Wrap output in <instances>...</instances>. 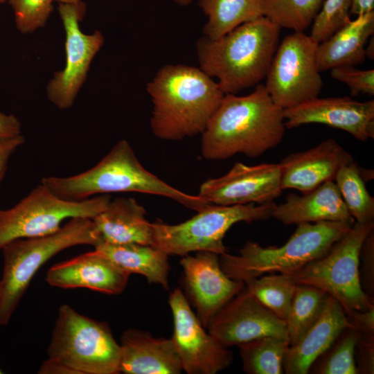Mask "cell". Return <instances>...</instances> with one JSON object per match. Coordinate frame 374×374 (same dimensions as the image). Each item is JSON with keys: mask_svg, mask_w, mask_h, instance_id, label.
Returning a JSON list of instances; mask_svg holds the SVG:
<instances>
[{"mask_svg": "<svg viewBox=\"0 0 374 374\" xmlns=\"http://www.w3.org/2000/svg\"><path fill=\"white\" fill-rule=\"evenodd\" d=\"M352 0H326L315 17L310 35L319 43L350 21Z\"/></svg>", "mask_w": 374, "mask_h": 374, "instance_id": "cell-34", "label": "cell"}, {"mask_svg": "<svg viewBox=\"0 0 374 374\" xmlns=\"http://www.w3.org/2000/svg\"><path fill=\"white\" fill-rule=\"evenodd\" d=\"M55 0H7L14 13L17 29L22 34L31 33L44 27Z\"/></svg>", "mask_w": 374, "mask_h": 374, "instance_id": "cell-33", "label": "cell"}, {"mask_svg": "<svg viewBox=\"0 0 374 374\" xmlns=\"http://www.w3.org/2000/svg\"><path fill=\"white\" fill-rule=\"evenodd\" d=\"M198 6L207 17L202 33L211 39L264 16L262 0H199Z\"/></svg>", "mask_w": 374, "mask_h": 374, "instance_id": "cell-26", "label": "cell"}, {"mask_svg": "<svg viewBox=\"0 0 374 374\" xmlns=\"http://www.w3.org/2000/svg\"><path fill=\"white\" fill-rule=\"evenodd\" d=\"M283 110L262 84L246 96L225 94L202 133V157L211 161L237 154L256 157L274 148L285 134Z\"/></svg>", "mask_w": 374, "mask_h": 374, "instance_id": "cell-1", "label": "cell"}, {"mask_svg": "<svg viewBox=\"0 0 374 374\" xmlns=\"http://www.w3.org/2000/svg\"><path fill=\"white\" fill-rule=\"evenodd\" d=\"M175 3L181 6H188L190 5L193 0H172Z\"/></svg>", "mask_w": 374, "mask_h": 374, "instance_id": "cell-44", "label": "cell"}, {"mask_svg": "<svg viewBox=\"0 0 374 374\" xmlns=\"http://www.w3.org/2000/svg\"><path fill=\"white\" fill-rule=\"evenodd\" d=\"M361 332L353 326L345 328L311 366L317 374H357L355 353Z\"/></svg>", "mask_w": 374, "mask_h": 374, "instance_id": "cell-31", "label": "cell"}, {"mask_svg": "<svg viewBox=\"0 0 374 374\" xmlns=\"http://www.w3.org/2000/svg\"><path fill=\"white\" fill-rule=\"evenodd\" d=\"M94 249L106 256L128 274L143 275L148 283L168 289L170 267L168 255L162 250L152 245L136 243H99Z\"/></svg>", "mask_w": 374, "mask_h": 374, "instance_id": "cell-25", "label": "cell"}, {"mask_svg": "<svg viewBox=\"0 0 374 374\" xmlns=\"http://www.w3.org/2000/svg\"><path fill=\"white\" fill-rule=\"evenodd\" d=\"M285 125L294 128L320 123L342 130L362 141L374 138V100L357 101L348 96L319 97L283 110Z\"/></svg>", "mask_w": 374, "mask_h": 374, "instance_id": "cell-17", "label": "cell"}, {"mask_svg": "<svg viewBox=\"0 0 374 374\" xmlns=\"http://www.w3.org/2000/svg\"><path fill=\"white\" fill-rule=\"evenodd\" d=\"M41 183L69 201H82L96 194L137 192L166 197L197 211L209 204L198 195L170 186L146 170L124 139L117 142L91 169L69 177H46Z\"/></svg>", "mask_w": 374, "mask_h": 374, "instance_id": "cell-4", "label": "cell"}, {"mask_svg": "<svg viewBox=\"0 0 374 374\" xmlns=\"http://www.w3.org/2000/svg\"><path fill=\"white\" fill-rule=\"evenodd\" d=\"M352 325L363 334H374V307L354 312L348 317Z\"/></svg>", "mask_w": 374, "mask_h": 374, "instance_id": "cell-39", "label": "cell"}, {"mask_svg": "<svg viewBox=\"0 0 374 374\" xmlns=\"http://www.w3.org/2000/svg\"><path fill=\"white\" fill-rule=\"evenodd\" d=\"M374 0H352L349 13L359 16L373 11Z\"/></svg>", "mask_w": 374, "mask_h": 374, "instance_id": "cell-42", "label": "cell"}, {"mask_svg": "<svg viewBox=\"0 0 374 374\" xmlns=\"http://www.w3.org/2000/svg\"><path fill=\"white\" fill-rule=\"evenodd\" d=\"M111 199L109 194H102L82 201H69L41 183L13 207L0 209V250L16 239L53 233L64 220L92 219L105 209Z\"/></svg>", "mask_w": 374, "mask_h": 374, "instance_id": "cell-10", "label": "cell"}, {"mask_svg": "<svg viewBox=\"0 0 374 374\" xmlns=\"http://www.w3.org/2000/svg\"><path fill=\"white\" fill-rule=\"evenodd\" d=\"M353 160L335 139H328L303 152L292 153L278 163L283 190L292 188L303 194L328 181H334L339 168Z\"/></svg>", "mask_w": 374, "mask_h": 374, "instance_id": "cell-19", "label": "cell"}, {"mask_svg": "<svg viewBox=\"0 0 374 374\" xmlns=\"http://www.w3.org/2000/svg\"><path fill=\"white\" fill-rule=\"evenodd\" d=\"M373 33V11L348 21L328 39L319 43L316 52L319 71L362 64L366 59V45Z\"/></svg>", "mask_w": 374, "mask_h": 374, "instance_id": "cell-24", "label": "cell"}, {"mask_svg": "<svg viewBox=\"0 0 374 374\" xmlns=\"http://www.w3.org/2000/svg\"><path fill=\"white\" fill-rule=\"evenodd\" d=\"M280 28L265 17L244 23L216 39L196 42L199 68L215 78L224 93L235 94L256 86L267 73Z\"/></svg>", "mask_w": 374, "mask_h": 374, "instance_id": "cell-3", "label": "cell"}, {"mask_svg": "<svg viewBox=\"0 0 374 374\" xmlns=\"http://www.w3.org/2000/svg\"><path fill=\"white\" fill-rule=\"evenodd\" d=\"M120 373L179 374L181 364L171 338L130 328L121 339Z\"/></svg>", "mask_w": 374, "mask_h": 374, "instance_id": "cell-21", "label": "cell"}, {"mask_svg": "<svg viewBox=\"0 0 374 374\" xmlns=\"http://www.w3.org/2000/svg\"><path fill=\"white\" fill-rule=\"evenodd\" d=\"M290 344L287 339L265 336L238 344L243 371L247 374H281Z\"/></svg>", "mask_w": 374, "mask_h": 374, "instance_id": "cell-28", "label": "cell"}, {"mask_svg": "<svg viewBox=\"0 0 374 374\" xmlns=\"http://www.w3.org/2000/svg\"><path fill=\"white\" fill-rule=\"evenodd\" d=\"M37 373L40 374H75L64 364L50 358L42 363Z\"/></svg>", "mask_w": 374, "mask_h": 374, "instance_id": "cell-41", "label": "cell"}, {"mask_svg": "<svg viewBox=\"0 0 374 374\" xmlns=\"http://www.w3.org/2000/svg\"><path fill=\"white\" fill-rule=\"evenodd\" d=\"M264 17L280 28L303 32L314 21L324 0H262Z\"/></svg>", "mask_w": 374, "mask_h": 374, "instance_id": "cell-32", "label": "cell"}, {"mask_svg": "<svg viewBox=\"0 0 374 374\" xmlns=\"http://www.w3.org/2000/svg\"><path fill=\"white\" fill-rule=\"evenodd\" d=\"M55 1L62 3H78L81 1V0H55Z\"/></svg>", "mask_w": 374, "mask_h": 374, "instance_id": "cell-45", "label": "cell"}, {"mask_svg": "<svg viewBox=\"0 0 374 374\" xmlns=\"http://www.w3.org/2000/svg\"><path fill=\"white\" fill-rule=\"evenodd\" d=\"M244 283L258 301L285 322L297 285L290 275L270 274L250 278Z\"/></svg>", "mask_w": 374, "mask_h": 374, "instance_id": "cell-30", "label": "cell"}, {"mask_svg": "<svg viewBox=\"0 0 374 374\" xmlns=\"http://www.w3.org/2000/svg\"><path fill=\"white\" fill-rule=\"evenodd\" d=\"M130 276L94 249L53 265L45 278L55 287L86 288L107 294H120L125 290Z\"/></svg>", "mask_w": 374, "mask_h": 374, "instance_id": "cell-18", "label": "cell"}, {"mask_svg": "<svg viewBox=\"0 0 374 374\" xmlns=\"http://www.w3.org/2000/svg\"><path fill=\"white\" fill-rule=\"evenodd\" d=\"M367 176L373 177L353 159L339 168L334 180L349 213L355 222L363 224L373 222L374 220V198L365 185Z\"/></svg>", "mask_w": 374, "mask_h": 374, "instance_id": "cell-27", "label": "cell"}, {"mask_svg": "<svg viewBox=\"0 0 374 374\" xmlns=\"http://www.w3.org/2000/svg\"><path fill=\"white\" fill-rule=\"evenodd\" d=\"M276 204H208L190 219L177 224L152 223V244L168 256L211 251L227 252L223 240L228 230L240 222H251L272 217Z\"/></svg>", "mask_w": 374, "mask_h": 374, "instance_id": "cell-8", "label": "cell"}, {"mask_svg": "<svg viewBox=\"0 0 374 374\" xmlns=\"http://www.w3.org/2000/svg\"><path fill=\"white\" fill-rule=\"evenodd\" d=\"M2 373V372H1V368H0V373Z\"/></svg>", "mask_w": 374, "mask_h": 374, "instance_id": "cell-47", "label": "cell"}, {"mask_svg": "<svg viewBox=\"0 0 374 374\" xmlns=\"http://www.w3.org/2000/svg\"><path fill=\"white\" fill-rule=\"evenodd\" d=\"M180 264L185 296L206 328L212 317L244 288V283L229 278L221 268L220 256L211 251L185 255Z\"/></svg>", "mask_w": 374, "mask_h": 374, "instance_id": "cell-16", "label": "cell"}, {"mask_svg": "<svg viewBox=\"0 0 374 374\" xmlns=\"http://www.w3.org/2000/svg\"><path fill=\"white\" fill-rule=\"evenodd\" d=\"M353 223L326 221L299 224L281 247H263L249 241L238 255L227 252L220 255V266L229 278L243 283L267 273L292 275L323 256Z\"/></svg>", "mask_w": 374, "mask_h": 374, "instance_id": "cell-5", "label": "cell"}, {"mask_svg": "<svg viewBox=\"0 0 374 374\" xmlns=\"http://www.w3.org/2000/svg\"><path fill=\"white\" fill-rule=\"evenodd\" d=\"M86 6L59 3L58 12L65 31V65L56 72L46 85L48 100L58 109L71 107L85 82L92 60L104 44L99 30L84 33L79 23L83 18Z\"/></svg>", "mask_w": 374, "mask_h": 374, "instance_id": "cell-12", "label": "cell"}, {"mask_svg": "<svg viewBox=\"0 0 374 374\" xmlns=\"http://www.w3.org/2000/svg\"><path fill=\"white\" fill-rule=\"evenodd\" d=\"M206 328L226 348L265 336L288 340L285 322L258 301L245 286L212 317Z\"/></svg>", "mask_w": 374, "mask_h": 374, "instance_id": "cell-14", "label": "cell"}, {"mask_svg": "<svg viewBox=\"0 0 374 374\" xmlns=\"http://www.w3.org/2000/svg\"><path fill=\"white\" fill-rule=\"evenodd\" d=\"M328 295L320 288L296 285L285 321L289 346L296 343L317 319Z\"/></svg>", "mask_w": 374, "mask_h": 374, "instance_id": "cell-29", "label": "cell"}, {"mask_svg": "<svg viewBox=\"0 0 374 374\" xmlns=\"http://www.w3.org/2000/svg\"><path fill=\"white\" fill-rule=\"evenodd\" d=\"M168 303L174 323L172 339L182 371L188 374H215L229 366L233 353L204 330L181 289L170 293Z\"/></svg>", "mask_w": 374, "mask_h": 374, "instance_id": "cell-13", "label": "cell"}, {"mask_svg": "<svg viewBox=\"0 0 374 374\" xmlns=\"http://www.w3.org/2000/svg\"><path fill=\"white\" fill-rule=\"evenodd\" d=\"M343 308L328 295L314 323L300 339L288 346L283 362L287 374H307L315 362L346 328L352 326Z\"/></svg>", "mask_w": 374, "mask_h": 374, "instance_id": "cell-20", "label": "cell"}, {"mask_svg": "<svg viewBox=\"0 0 374 374\" xmlns=\"http://www.w3.org/2000/svg\"><path fill=\"white\" fill-rule=\"evenodd\" d=\"M5 2H7V0H0V3H3Z\"/></svg>", "mask_w": 374, "mask_h": 374, "instance_id": "cell-46", "label": "cell"}, {"mask_svg": "<svg viewBox=\"0 0 374 374\" xmlns=\"http://www.w3.org/2000/svg\"><path fill=\"white\" fill-rule=\"evenodd\" d=\"M146 89L152 103V132L168 141L202 134L225 95L199 67L183 64L161 67Z\"/></svg>", "mask_w": 374, "mask_h": 374, "instance_id": "cell-2", "label": "cell"}, {"mask_svg": "<svg viewBox=\"0 0 374 374\" xmlns=\"http://www.w3.org/2000/svg\"><path fill=\"white\" fill-rule=\"evenodd\" d=\"M332 78L345 83L352 96L364 93L374 95V70H361L355 66H341L330 69Z\"/></svg>", "mask_w": 374, "mask_h": 374, "instance_id": "cell-35", "label": "cell"}, {"mask_svg": "<svg viewBox=\"0 0 374 374\" xmlns=\"http://www.w3.org/2000/svg\"><path fill=\"white\" fill-rule=\"evenodd\" d=\"M282 190L278 163L238 162L226 174L203 182L197 195L217 205L261 204L274 202Z\"/></svg>", "mask_w": 374, "mask_h": 374, "instance_id": "cell-15", "label": "cell"}, {"mask_svg": "<svg viewBox=\"0 0 374 374\" xmlns=\"http://www.w3.org/2000/svg\"><path fill=\"white\" fill-rule=\"evenodd\" d=\"M145 208L132 197L111 199L92 221L99 243L152 244V226ZM98 243V244H99Z\"/></svg>", "mask_w": 374, "mask_h": 374, "instance_id": "cell-23", "label": "cell"}, {"mask_svg": "<svg viewBox=\"0 0 374 374\" xmlns=\"http://www.w3.org/2000/svg\"><path fill=\"white\" fill-rule=\"evenodd\" d=\"M100 242L91 218H71L50 234L19 238L1 249L3 267L0 279V325L8 324L12 314L39 269L69 247Z\"/></svg>", "mask_w": 374, "mask_h": 374, "instance_id": "cell-6", "label": "cell"}, {"mask_svg": "<svg viewBox=\"0 0 374 374\" xmlns=\"http://www.w3.org/2000/svg\"><path fill=\"white\" fill-rule=\"evenodd\" d=\"M272 217L287 225L326 221L355 222L335 181H328L301 196L290 193L285 202L276 204Z\"/></svg>", "mask_w": 374, "mask_h": 374, "instance_id": "cell-22", "label": "cell"}, {"mask_svg": "<svg viewBox=\"0 0 374 374\" xmlns=\"http://www.w3.org/2000/svg\"><path fill=\"white\" fill-rule=\"evenodd\" d=\"M24 143L25 138L22 134L16 137L0 139V185L5 177L10 157Z\"/></svg>", "mask_w": 374, "mask_h": 374, "instance_id": "cell-38", "label": "cell"}, {"mask_svg": "<svg viewBox=\"0 0 374 374\" xmlns=\"http://www.w3.org/2000/svg\"><path fill=\"white\" fill-rule=\"evenodd\" d=\"M47 353L75 374L120 373L121 346L109 324L67 304L58 309Z\"/></svg>", "mask_w": 374, "mask_h": 374, "instance_id": "cell-7", "label": "cell"}, {"mask_svg": "<svg viewBox=\"0 0 374 374\" xmlns=\"http://www.w3.org/2000/svg\"><path fill=\"white\" fill-rule=\"evenodd\" d=\"M356 349L359 350L358 373H373L374 334L361 333Z\"/></svg>", "mask_w": 374, "mask_h": 374, "instance_id": "cell-37", "label": "cell"}, {"mask_svg": "<svg viewBox=\"0 0 374 374\" xmlns=\"http://www.w3.org/2000/svg\"><path fill=\"white\" fill-rule=\"evenodd\" d=\"M318 44L310 35L294 32L278 46L264 85L282 109L319 97L323 84L316 63Z\"/></svg>", "mask_w": 374, "mask_h": 374, "instance_id": "cell-11", "label": "cell"}, {"mask_svg": "<svg viewBox=\"0 0 374 374\" xmlns=\"http://www.w3.org/2000/svg\"><path fill=\"white\" fill-rule=\"evenodd\" d=\"M360 256L363 260V278L364 289H366V293L368 296L373 293V263H374V232L372 230L366 237L360 251Z\"/></svg>", "mask_w": 374, "mask_h": 374, "instance_id": "cell-36", "label": "cell"}, {"mask_svg": "<svg viewBox=\"0 0 374 374\" xmlns=\"http://www.w3.org/2000/svg\"><path fill=\"white\" fill-rule=\"evenodd\" d=\"M21 135V124L12 114L0 112V139L12 138Z\"/></svg>", "mask_w": 374, "mask_h": 374, "instance_id": "cell-40", "label": "cell"}, {"mask_svg": "<svg viewBox=\"0 0 374 374\" xmlns=\"http://www.w3.org/2000/svg\"><path fill=\"white\" fill-rule=\"evenodd\" d=\"M373 229V222H355L323 256L290 275L294 282L324 290L339 303L347 317L374 307L359 274L361 248Z\"/></svg>", "mask_w": 374, "mask_h": 374, "instance_id": "cell-9", "label": "cell"}, {"mask_svg": "<svg viewBox=\"0 0 374 374\" xmlns=\"http://www.w3.org/2000/svg\"><path fill=\"white\" fill-rule=\"evenodd\" d=\"M374 42H373V37H372V38L371 39L370 42H368V44L366 45V48H365V55H366V58H369V59H373V57H374V45H373Z\"/></svg>", "mask_w": 374, "mask_h": 374, "instance_id": "cell-43", "label": "cell"}]
</instances>
